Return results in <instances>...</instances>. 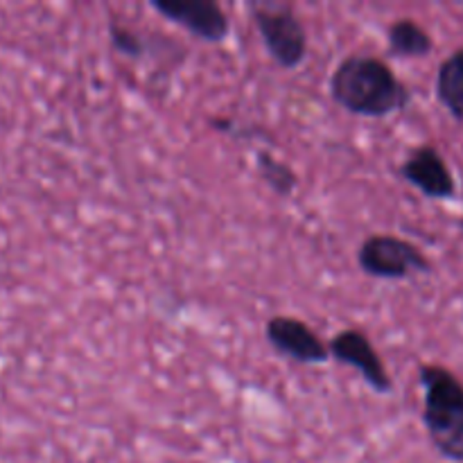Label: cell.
I'll list each match as a JSON object with an SVG mask.
<instances>
[{
	"label": "cell",
	"instance_id": "cell-1",
	"mask_svg": "<svg viewBox=\"0 0 463 463\" xmlns=\"http://www.w3.org/2000/svg\"><path fill=\"white\" fill-rule=\"evenodd\" d=\"M330 98L360 118H389L410 107L411 90L384 59L353 52L330 75Z\"/></svg>",
	"mask_w": 463,
	"mask_h": 463
},
{
	"label": "cell",
	"instance_id": "cell-2",
	"mask_svg": "<svg viewBox=\"0 0 463 463\" xmlns=\"http://www.w3.org/2000/svg\"><path fill=\"white\" fill-rule=\"evenodd\" d=\"M423 389V425L430 443L443 459L463 463V383L448 366H419Z\"/></svg>",
	"mask_w": 463,
	"mask_h": 463
},
{
	"label": "cell",
	"instance_id": "cell-3",
	"mask_svg": "<svg viewBox=\"0 0 463 463\" xmlns=\"http://www.w3.org/2000/svg\"><path fill=\"white\" fill-rule=\"evenodd\" d=\"M247 9L276 66L297 71L307 57V32L292 5L251 0Z\"/></svg>",
	"mask_w": 463,
	"mask_h": 463
},
{
	"label": "cell",
	"instance_id": "cell-4",
	"mask_svg": "<svg viewBox=\"0 0 463 463\" xmlns=\"http://www.w3.org/2000/svg\"><path fill=\"white\" fill-rule=\"evenodd\" d=\"M357 265L378 280H405L416 274H432L434 265L420 247L392 233H373L362 242Z\"/></svg>",
	"mask_w": 463,
	"mask_h": 463
},
{
	"label": "cell",
	"instance_id": "cell-5",
	"mask_svg": "<svg viewBox=\"0 0 463 463\" xmlns=\"http://www.w3.org/2000/svg\"><path fill=\"white\" fill-rule=\"evenodd\" d=\"M149 7L203 43L229 39V16L215 0H149Z\"/></svg>",
	"mask_w": 463,
	"mask_h": 463
},
{
	"label": "cell",
	"instance_id": "cell-6",
	"mask_svg": "<svg viewBox=\"0 0 463 463\" xmlns=\"http://www.w3.org/2000/svg\"><path fill=\"white\" fill-rule=\"evenodd\" d=\"M328 353L339 364L351 366L364 378V383L380 396H389L393 392V380L384 364L383 355L375 351L369 335L360 328L339 330L328 342Z\"/></svg>",
	"mask_w": 463,
	"mask_h": 463
},
{
	"label": "cell",
	"instance_id": "cell-7",
	"mask_svg": "<svg viewBox=\"0 0 463 463\" xmlns=\"http://www.w3.org/2000/svg\"><path fill=\"white\" fill-rule=\"evenodd\" d=\"M265 339L279 355L297 364H326L330 360L328 342L319 337L303 319L288 315L271 317L265 324Z\"/></svg>",
	"mask_w": 463,
	"mask_h": 463
},
{
	"label": "cell",
	"instance_id": "cell-8",
	"mask_svg": "<svg viewBox=\"0 0 463 463\" xmlns=\"http://www.w3.org/2000/svg\"><path fill=\"white\" fill-rule=\"evenodd\" d=\"M401 176L428 199L448 202L457 194V181L450 165L443 154L430 143L419 145L407 154L405 161L401 163Z\"/></svg>",
	"mask_w": 463,
	"mask_h": 463
},
{
	"label": "cell",
	"instance_id": "cell-9",
	"mask_svg": "<svg viewBox=\"0 0 463 463\" xmlns=\"http://www.w3.org/2000/svg\"><path fill=\"white\" fill-rule=\"evenodd\" d=\"M387 45L393 57L423 59L434 50V39L414 18H398L387 27Z\"/></svg>",
	"mask_w": 463,
	"mask_h": 463
},
{
	"label": "cell",
	"instance_id": "cell-10",
	"mask_svg": "<svg viewBox=\"0 0 463 463\" xmlns=\"http://www.w3.org/2000/svg\"><path fill=\"white\" fill-rule=\"evenodd\" d=\"M437 99L457 122H463V48H457L439 66Z\"/></svg>",
	"mask_w": 463,
	"mask_h": 463
},
{
	"label": "cell",
	"instance_id": "cell-11",
	"mask_svg": "<svg viewBox=\"0 0 463 463\" xmlns=\"http://www.w3.org/2000/svg\"><path fill=\"white\" fill-rule=\"evenodd\" d=\"M256 172L262 184L279 197L288 199L297 193L298 175L288 161H280L271 149L262 147L256 152Z\"/></svg>",
	"mask_w": 463,
	"mask_h": 463
},
{
	"label": "cell",
	"instance_id": "cell-12",
	"mask_svg": "<svg viewBox=\"0 0 463 463\" xmlns=\"http://www.w3.org/2000/svg\"><path fill=\"white\" fill-rule=\"evenodd\" d=\"M109 41H111V48L118 54L127 59H143L145 54V41L138 32L129 30L127 25H122L120 21H109Z\"/></svg>",
	"mask_w": 463,
	"mask_h": 463
},
{
	"label": "cell",
	"instance_id": "cell-13",
	"mask_svg": "<svg viewBox=\"0 0 463 463\" xmlns=\"http://www.w3.org/2000/svg\"><path fill=\"white\" fill-rule=\"evenodd\" d=\"M459 229L463 231V217H461V222H459Z\"/></svg>",
	"mask_w": 463,
	"mask_h": 463
}]
</instances>
